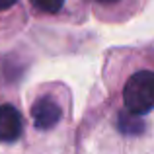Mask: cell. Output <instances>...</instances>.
Returning a JSON list of instances; mask_svg holds the SVG:
<instances>
[{
    "instance_id": "obj_1",
    "label": "cell",
    "mask_w": 154,
    "mask_h": 154,
    "mask_svg": "<svg viewBox=\"0 0 154 154\" xmlns=\"http://www.w3.org/2000/svg\"><path fill=\"white\" fill-rule=\"evenodd\" d=\"M123 102L129 111L144 115L154 109V72L140 70L127 80L123 90Z\"/></svg>"
},
{
    "instance_id": "obj_2",
    "label": "cell",
    "mask_w": 154,
    "mask_h": 154,
    "mask_svg": "<svg viewBox=\"0 0 154 154\" xmlns=\"http://www.w3.org/2000/svg\"><path fill=\"white\" fill-rule=\"evenodd\" d=\"M31 117L37 129H51L60 119V107L53 98H39L31 107Z\"/></svg>"
},
{
    "instance_id": "obj_3",
    "label": "cell",
    "mask_w": 154,
    "mask_h": 154,
    "mask_svg": "<svg viewBox=\"0 0 154 154\" xmlns=\"http://www.w3.org/2000/svg\"><path fill=\"white\" fill-rule=\"evenodd\" d=\"M22 135V115L14 105H0V140L14 143Z\"/></svg>"
},
{
    "instance_id": "obj_4",
    "label": "cell",
    "mask_w": 154,
    "mask_h": 154,
    "mask_svg": "<svg viewBox=\"0 0 154 154\" xmlns=\"http://www.w3.org/2000/svg\"><path fill=\"white\" fill-rule=\"evenodd\" d=\"M119 129L125 135H140V133L144 131V121L140 119L137 113L125 109L119 115Z\"/></svg>"
},
{
    "instance_id": "obj_5",
    "label": "cell",
    "mask_w": 154,
    "mask_h": 154,
    "mask_svg": "<svg viewBox=\"0 0 154 154\" xmlns=\"http://www.w3.org/2000/svg\"><path fill=\"white\" fill-rule=\"evenodd\" d=\"M31 4H33L37 10H41V12L55 14V12H59L60 8H63L64 0H31Z\"/></svg>"
},
{
    "instance_id": "obj_6",
    "label": "cell",
    "mask_w": 154,
    "mask_h": 154,
    "mask_svg": "<svg viewBox=\"0 0 154 154\" xmlns=\"http://www.w3.org/2000/svg\"><path fill=\"white\" fill-rule=\"evenodd\" d=\"M12 4H16V0H0V10H6Z\"/></svg>"
},
{
    "instance_id": "obj_7",
    "label": "cell",
    "mask_w": 154,
    "mask_h": 154,
    "mask_svg": "<svg viewBox=\"0 0 154 154\" xmlns=\"http://www.w3.org/2000/svg\"><path fill=\"white\" fill-rule=\"evenodd\" d=\"M98 2H117V0H98Z\"/></svg>"
}]
</instances>
